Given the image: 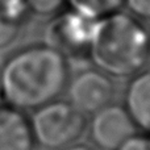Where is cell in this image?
I'll return each instance as SVG.
<instances>
[{
    "mask_svg": "<svg viewBox=\"0 0 150 150\" xmlns=\"http://www.w3.org/2000/svg\"><path fill=\"white\" fill-rule=\"evenodd\" d=\"M69 62L46 44L16 52L0 70V96L20 111L45 105L63 92L69 83Z\"/></svg>",
    "mask_w": 150,
    "mask_h": 150,
    "instance_id": "obj_1",
    "label": "cell"
},
{
    "mask_svg": "<svg viewBox=\"0 0 150 150\" xmlns=\"http://www.w3.org/2000/svg\"><path fill=\"white\" fill-rule=\"evenodd\" d=\"M87 57L111 78L134 76L150 61V32L130 13L115 12L95 23Z\"/></svg>",
    "mask_w": 150,
    "mask_h": 150,
    "instance_id": "obj_2",
    "label": "cell"
},
{
    "mask_svg": "<svg viewBox=\"0 0 150 150\" xmlns=\"http://www.w3.org/2000/svg\"><path fill=\"white\" fill-rule=\"evenodd\" d=\"M29 121L34 142L55 150L73 145L87 124L86 115L63 100H53L37 108Z\"/></svg>",
    "mask_w": 150,
    "mask_h": 150,
    "instance_id": "obj_3",
    "label": "cell"
},
{
    "mask_svg": "<svg viewBox=\"0 0 150 150\" xmlns=\"http://www.w3.org/2000/svg\"><path fill=\"white\" fill-rule=\"evenodd\" d=\"M96 21L74 11L61 13L47 26L46 45L59 52L66 59L84 57Z\"/></svg>",
    "mask_w": 150,
    "mask_h": 150,
    "instance_id": "obj_4",
    "label": "cell"
},
{
    "mask_svg": "<svg viewBox=\"0 0 150 150\" xmlns=\"http://www.w3.org/2000/svg\"><path fill=\"white\" fill-rule=\"evenodd\" d=\"M69 103L83 115H93L112 103L116 88L111 76L98 69L76 74L67 83Z\"/></svg>",
    "mask_w": 150,
    "mask_h": 150,
    "instance_id": "obj_5",
    "label": "cell"
},
{
    "mask_svg": "<svg viewBox=\"0 0 150 150\" xmlns=\"http://www.w3.org/2000/svg\"><path fill=\"white\" fill-rule=\"evenodd\" d=\"M136 129L127 108L112 103L95 112L90 124L91 138L101 150L119 149L136 134Z\"/></svg>",
    "mask_w": 150,
    "mask_h": 150,
    "instance_id": "obj_6",
    "label": "cell"
},
{
    "mask_svg": "<svg viewBox=\"0 0 150 150\" xmlns=\"http://www.w3.org/2000/svg\"><path fill=\"white\" fill-rule=\"evenodd\" d=\"M30 121L23 111L0 104V150H33Z\"/></svg>",
    "mask_w": 150,
    "mask_h": 150,
    "instance_id": "obj_7",
    "label": "cell"
},
{
    "mask_svg": "<svg viewBox=\"0 0 150 150\" xmlns=\"http://www.w3.org/2000/svg\"><path fill=\"white\" fill-rule=\"evenodd\" d=\"M125 108L136 127L150 132V71L136 74L125 92Z\"/></svg>",
    "mask_w": 150,
    "mask_h": 150,
    "instance_id": "obj_8",
    "label": "cell"
},
{
    "mask_svg": "<svg viewBox=\"0 0 150 150\" xmlns=\"http://www.w3.org/2000/svg\"><path fill=\"white\" fill-rule=\"evenodd\" d=\"M70 11L88 17L91 20H100L115 12H119L124 5V0H66Z\"/></svg>",
    "mask_w": 150,
    "mask_h": 150,
    "instance_id": "obj_9",
    "label": "cell"
},
{
    "mask_svg": "<svg viewBox=\"0 0 150 150\" xmlns=\"http://www.w3.org/2000/svg\"><path fill=\"white\" fill-rule=\"evenodd\" d=\"M0 13L8 21L21 26L30 12L25 0H0Z\"/></svg>",
    "mask_w": 150,
    "mask_h": 150,
    "instance_id": "obj_10",
    "label": "cell"
},
{
    "mask_svg": "<svg viewBox=\"0 0 150 150\" xmlns=\"http://www.w3.org/2000/svg\"><path fill=\"white\" fill-rule=\"evenodd\" d=\"M25 3L30 13L49 17L61 12L63 5L66 4V0H25Z\"/></svg>",
    "mask_w": 150,
    "mask_h": 150,
    "instance_id": "obj_11",
    "label": "cell"
},
{
    "mask_svg": "<svg viewBox=\"0 0 150 150\" xmlns=\"http://www.w3.org/2000/svg\"><path fill=\"white\" fill-rule=\"evenodd\" d=\"M20 26L8 21L0 13V50L8 47L18 36Z\"/></svg>",
    "mask_w": 150,
    "mask_h": 150,
    "instance_id": "obj_12",
    "label": "cell"
},
{
    "mask_svg": "<svg viewBox=\"0 0 150 150\" xmlns=\"http://www.w3.org/2000/svg\"><path fill=\"white\" fill-rule=\"evenodd\" d=\"M124 5L138 20H150V0H124Z\"/></svg>",
    "mask_w": 150,
    "mask_h": 150,
    "instance_id": "obj_13",
    "label": "cell"
},
{
    "mask_svg": "<svg viewBox=\"0 0 150 150\" xmlns=\"http://www.w3.org/2000/svg\"><path fill=\"white\" fill-rule=\"evenodd\" d=\"M116 150H150V137L134 134Z\"/></svg>",
    "mask_w": 150,
    "mask_h": 150,
    "instance_id": "obj_14",
    "label": "cell"
},
{
    "mask_svg": "<svg viewBox=\"0 0 150 150\" xmlns=\"http://www.w3.org/2000/svg\"><path fill=\"white\" fill-rule=\"evenodd\" d=\"M59 150H93L92 148H90L88 145H83V144H73L70 146H66V148H62Z\"/></svg>",
    "mask_w": 150,
    "mask_h": 150,
    "instance_id": "obj_15",
    "label": "cell"
}]
</instances>
